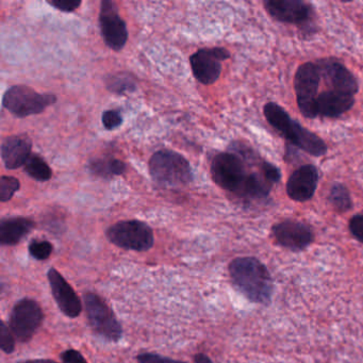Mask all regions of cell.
Listing matches in <instances>:
<instances>
[{"label": "cell", "instance_id": "15", "mask_svg": "<svg viewBox=\"0 0 363 363\" xmlns=\"http://www.w3.org/2000/svg\"><path fill=\"white\" fill-rule=\"evenodd\" d=\"M318 184V171L314 165L298 167L286 182V193L292 201L305 203L310 201Z\"/></svg>", "mask_w": 363, "mask_h": 363}, {"label": "cell", "instance_id": "34", "mask_svg": "<svg viewBox=\"0 0 363 363\" xmlns=\"http://www.w3.org/2000/svg\"><path fill=\"white\" fill-rule=\"evenodd\" d=\"M63 363H86V359L75 350H65L61 354Z\"/></svg>", "mask_w": 363, "mask_h": 363}, {"label": "cell", "instance_id": "5", "mask_svg": "<svg viewBox=\"0 0 363 363\" xmlns=\"http://www.w3.org/2000/svg\"><path fill=\"white\" fill-rule=\"evenodd\" d=\"M320 82V73L316 63H303L297 69L294 90L299 111L305 118H315L318 116L316 99Z\"/></svg>", "mask_w": 363, "mask_h": 363}, {"label": "cell", "instance_id": "4", "mask_svg": "<svg viewBox=\"0 0 363 363\" xmlns=\"http://www.w3.org/2000/svg\"><path fill=\"white\" fill-rule=\"evenodd\" d=\"M108 240L114 245L135 252H146L154 245L152 228L141 220H122L106 231Z\"/></svg>", "mask_w": 363, "mask_h": 363}, {"label": "cell", "instance_id": "16", "mask_svg": "<svg viewBox=\"0 0 363 363\" xmlns=\"http://www.w3.org/2000/svg\"><path fill=\"white\" fill-rule=\"evenodd\" d=\"M33 141L27 135L8 137L1 144V160L7 169H16L26 164L31 157Z\"/></svg>", "mask_w": 363, "mask_h": 363}, {"label": "cell", "instance_id": "9", "mask_svg": "<svg viewBox=\"0 0 363 363\" xmlns=\"http://www.w3.org/2000/svg\"><path fill=\"white\" fill-rule=\"evenodd\" d=\"M230 58L226 48H201L190 57L195 79L205 86L216 84L222 73V61Z\"/></svg>", "mask_w": 363, "mask_h": 363}, {"label": "cell", "instance_id": "18", "mask_svg": "<svg viewBox=\"0 0 363 363\" xmlns=\"http://www.w3.org/2000/svg\"><path fill=\"white\" fill-rule=\"evenodd\" d=\"M318 116L323 118H337L352 109L354 105L352 95L329 90L320 93L316 99Z\"/></svg>", "mask_w": 363, "mask_h": 363}, {"label": "cell", "instance_id": "36", "mask_svg": "<svg viewBox=\"0 0 363 363\" xmlns=\"http://www.w3.org/2000/svg\"><path fill=\"white\" fill-rule=\"evenodd\" d=\"M21 363H57L54 360H48V359H35V360L23 361Z\"/></svg>", "mask_w": 363, "mask_h": 363}, {"label": "cell", "instance_id": "6", "mask_svg": "<svg viewBox=\"0 0 363 363\" xmlns=\"http://www.w3.org/2000/svg\"><path fill=\"white\" fill-rule=\"evenodd\" d=\"M211 176L220 188L237 194L247 174L244 161L235 152H220L211 162Z\"/></svg>", "mask_w": 363, "mask_h": 363}, {"label": "cell", "instance_id": "17", "mask_svg": "<svg viewBox=\"0 0 363 363\" xmlns=\"http://www.w3.org/2000/svg\"><path fill=\"white\" fill-rule=\"evenodd\" d=\"M284 137L293 145L311 156L322 157L326 155L327 145L325 142L296 121H292Z\"/></svg>", "mask_w": 363, "mask_h": 363}, {"label": "cell", "instance_id": "13", "mask_svg": "<svg viewBox=\"0 0 363 363\" xmlns=\"http://www.w3.org/2000/svg\"><path fill=\"white\" fill-rule=\"evenodd\" d=\"M263 5L277 22L301 26L311 20V6L301 0H265Z\"/></svg>", "mask_w": 363, "mask_h": 363}, {"label": "cell", "instance_id": "24", "mask_svg": "<svg viewBox=\"0 0 363 363\" xmlns=\"http://www.w3.org/2000/svg\"><path fill=\"white\" fill-rule=\"evenodd\" d=\"M25 172L29 177L41 182H48L52 176V171L50 165L38 155H31L30 158L25 164Z\"/></svg>", "mask_w": 363, "mask_h": 363}, {"label": "cell", "instance_id": "14", "mask_svg": "<svg viewBox=\"0 0 363 363\" xmlns=\"http://www.w3.org/2000/svg\"><path fill=\"white\" fill-rule=\"evenodd\" d=\"M48 277L55 301L61 311L69 318H77L82 313V303L75 291L57 269H50Z\"/></svg>", "mask_w": 363, "mask_h": 363}, {"label": "cell", "instance_id": "31", "mask_svg": "<svg viewBox=\"0 0 363 363\" xmlns=\"http://www.w3.org/2000/svg\"><path fill=\"white\" fill-rule=\"evenodd\" d=\"M48 5L65 13H72L82 6V0H50Z\"/></svg>", "mask_w": 363, "mask_h": 363}, {"label": "cell", "instance_id": "2", "mask_svg": "<svg viewBox=\"0 0 363 363\" xmlns=\"http://www.w3.org/2000/svg\"><path fill=\"white\" fill-rule=\"evenodd\" d=\"M152 180L163 188H177L192 182L190 163L182 155L171 150L155 152L150 160Z\"/></svg>", "mask_w": 363, "mask_h": 363}, {"label": "cell", "instance_id": "25", "mask_svg": "<svg viewBox=\"0 0 363 363\" xmlns=\"http://www.w3.org/2000/svg\"><path fill=\"white\" fill-rule=\"evenodd\" d=\"M329 203L337 212H346L352 208L350 191L344 184L335 182L329 191Z\"/></svg>", "mask_w": 363, "mask_h": 363}, {"label": "cell", "instance_id": "10", "mask_svg": "<svg viewBox=\"0 0 363 363\" xmlns=\"http://www.w3.org/2000/svg\"><path fill=\"white\" fill-rule=\"evenodd\" d=\"M44 314L37 301L24 298L16 303L10 316V329L21 342H27L37 333Z\"/></svg>", "mask_w": 363, "mask_h": 363}, {"label": "cell", "instance_id": "29", "mask_svg": "<svg viewBox=\"0 0 363 363\" xmlns=\"http://www.w3.org/2000/svg\"><path fill=\"white\" fill-rule=\"evenodd\" d=\"M101 122L104 127L108 130L118 128L123 124V116L120 111L116 110H107L101 116Z\"/></svg>", "mask_w": 363, "mask_h": 363}, {"label": "cell", "instance_id": "22", "mask_svg": "<svg viewBox=\"0 0 363 363\" xmlns=\"http://www.w3.org/2000/svg\"><path fill=\"white\" fill-rule=\"evenodd\" d=\"M263 113L267 123L281 135H284L292 122V118H290L288 112L275 103H267L263 108Z\"/></svg>", "mask_w": 363, "mask_h": 363}, {"label": "cell", "instance_id": "32", "mask_svg": "<svg viewBox=\"0 0 363 363\" xmlns=\"http://www.w3.org/2000/svg\"><path fill=\"white\" fill-rule=\"evenodd\" d=\"M350 230L359 242L363 243V214H357L350 218Z\"/></svg>", "mask_w": 363, "mask_h": 363}, {"label": "cell", "instance_id": "23", "mask_svg": "<svg viewBox=\"0 0 363 363\" xmlns=\"http://www.w3.org/2000/svg\"><path fill=\"white\" fill-rule=\"evenodd\" d=\"M105 84L107 90L116 94H124V93L135 92L137 90V82L135 78L126 73L108 76Z\"/></svg>", "mask_w": 363, "mask_h": 363}, {"label": "cell", "instance_id": "30", "mask_svg": "<svg viewBox=\"0 0 363 363\" xmlns=\"http://www.w3.org/2000/svg\"><path fill=\"white\" fill-rule=\"evenodd\" d=\"M261 172H262L263 177L269 182V184H278L281 179V172H280L279 167L276 165L272 164V163L263 161L261 163Z\"/></svg>", "mask_w": 363, "mask_h": 363}, {"label": "cell", "instance_id": "28", "mask_svg": "<svg viewBox=\"0 0 363 363\" xmlns=\"http://www.w3.org/2000/svg\"><path fill=\"white\" fill-rule=\"evenodd\" d=\"M0 347L7 354H11L16 348V341H14L12 330L4 322L1 323V328H0Z\"/></svg>", "mask_w": 363, "mask_h": 363}, {"label": "cell", "instance_id": "11", "mask_svg": "<svg viewBox=\"0 0 363 363\" xmlns=\"http://www.w3.org/2000/svg\"><path fill=\"white\" fill-rule=\"evenodd\" d=\"M274 238L282 247L293 252H301L313 242V233L305 223L286 220L274 225Z\"/></svg>", "mask_w": 363, "mask_h": 363}, {"label": "cell", "instance_id": "27", "mask_svg": "<svg viewBox=\"0 0 363 363\" xmlns=\"http://www.w3.org/2000/svg\"><path fill=\"white\" fill-rule=\"evenodd\" d=\"M52 244L42 240H33L29 244V252L37 260H46L52 252Z\"/></svg>", "mask_w": 363, "mask_h": 363}, {"label": "cell", "instance_id": "35", "mask_svg": "<svg viewBox=\"0 0 363 363\" xmlns=\"http://www.w3.org/2000/svg\"><path fill=\"white\" fill-rule=\"evenodd\" d=\"M195 363H212L211 359L205 354H197L194 357Z\"/></svg>", "mask_w": 363, "mask_h": 363}, {"label": "cell", "instance_id": "21", "mask_svg": "<svg viewBox=\"0 0 363 363\" xmlns=\"http://www.w3.org/2000/svg\"><path fill=\"white\" fill-rule=\"evenodd\" d=\"M89 169L99 177L111 178L123 175L126 172V164L116 158L95 159L91 161Z\"/></svg>", "mask_w": 363, "mask_h": 363}, {"label": "cell", "instance_id": "19", "mask_svg": "<svg viewBox=\"0 0 363 363\" xmlns=\"http://www.w3.org/2000/svg\"><path fill=\"white\" fill-rule=\"evenodd\" d=\"M35 227V223L27 218L13 216L0 222V243L1 245H16L20 243Z\"/></svg>", "mask_w": 363, "mask_h": 363}, {"label": "cell", "instance_id": "8", "mask_svg": "<svg viewBox=\"0 0 363 363\" xmlns=\"http://www.w3.org/2000/svg\"><path fill=\"white\" fill-rule=\"evenodd\" d=\"M99 27L104 42L110 50L121 52L125 48L128 41L127 25L111 0H103L101 3Z\"/></svg>", "mask_w": 363, "mask_h": 363}, {"label": "cell", "instance_id": "1", "mask_svg": "<svg viewBox=\"0 0 363 363\" xmlns=\"http://www.w3.org/2000/svg\"><path fill=\"white\" fill-rule=\"evenodd\" d=\"M235 288L257 303H269L273 295V279L264 264L252 257L237 258L229 265Z\"/></svg>", "mask_w": 363, "mask_h": 363}, {"label": "cell", "instance_id": "7", "mask_svg": "<svg viewBox=\"0 0 363 363\" xmlns=\"http://www.w3.org/2000/svg\"><path fill=\"white\" fill-rule=\"evenodd\" d=\"M84 307L92 328L101 337L116 342L122 337L123 330L112 310L99 295H84Z\"/></svg>", "mask_w": 363, "mask_h": 363}, {"label": "cell", "instance_id": "3", "mask_svg": "<svg viewBox=\"0 0 363 363\" xmlns=\"http://www.w3.org/2000/svg\"><path fill=\"white\" fill-rule=\"evenodd\" d=\"M56 101L54 94H41L27 86H11L3 97L4 108L20 118L42 113Z\"/></svg>", "mask_w": 363, "mask_h": 363}, {"label": "cell", "instance_id": "12", "mask_svg": "<svg viewBox=\"0 0 363 363\" xmlns=\"http://www.w3.org/2000/svg\"><path fill=\"white\" fill-rule=\"evenodd\" d=\"M316 65L320 69V77H324L331 90L352 96L358 93L359 86L356 77L340 61L335 59H322Z\"/></svg>", "mask_w": 363, "mask_h": 363}, {"label": "cell", "instance_id": "26", "mask_svg": "<svg viewBox=\"0 0 363 363\" xmlns=\"http://www.w3.org/2000/svg\"><path fill=\"white\" fill-rule=\"evenodd\" d=\"M21 182L13 176H3L0 179V201H9L13 195L20 190Z\"/></svg>", "mask_w": 363, "mask_h": 363}, {"label": "cell", "instance_id": "20", "mask_svg": "<svg viewBox=\"0 0 363 363\" xmlns=\"http://www.w3.org/2000/svg\"><path fill=\"white\" fill-rule=\"evenodd\" d=\"M269 191L271 184L264 179L263 175L252 173L247 174L237 194L245 199H260L269 196Z\"/></svg>", "mask_w": 363, "mask_h": 363}, {"label": "cell", "instance_id": "33", "mask_svg": "<svg viewBox=\"0 0 363 363\" xmlns=\"http://www.w3.org/2000/svg\"><path fill=\"white\" fill-rule=\"evenodd\" d=\"M138 360L140 363H186L184 361L174 360V359L159 356L157 354H150V352L139 354Z\"/></svg>", "mask_w": 363, "mask_h": 363}]
</instances>
